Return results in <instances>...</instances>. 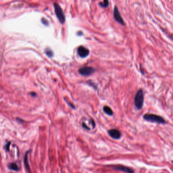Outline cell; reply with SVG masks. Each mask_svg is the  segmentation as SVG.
Instances as JSON below:
<instances>
[{"label":"cell","mask_w":173,"mask_h":173,"mask_svg":"<svg viewBox=\"0 0 173 173\" xmlns=\"http://www.w3.org/2000/svg\"><path fill=\"white\" fill-rule=\"evenodd\" d=\"M45 52L46 55L49 57H51L53 56V52L50 49H49V48L46 49L45 50Z\"/></svg>","instance_id":"cell-13"},{"label":"cell","mask_w":173,"mask_h":173,"mask_svg":"<svg viewBox=\"0 0 173 173\" xmlns=\"http://www.w3.org/2000/svg\"><path fill=\"white\" fill-rule=\"evenodd\" d=\"M143 118L145 120L151 122L161 123V124H164L166 122L165 119L159 115L154 114L147 113L143 116Z\"/></svg>","instance_id":"cell-1"},{"label":"cell","mask_w":173,"mask_h":173,"mask_svg":"<svg viewBox=\"0 0 173 173\" xmlns=\"http://www.w3.org/2000/svg\"><path fill=\"white\" fill-rule=\"evenodd\" d=\"M17 121H19L20 122H24V121L22 119H21V118H17Z\"/></svg>","instance_id":"cell-19"},{"label":"cell","mask_w":173,"mask_h":173,"mask_svg":"<svg viewBox=\"0 0 173 173\" xmlns=\"http://www.w3.org/2000/svg\"><path fill=\"white\" fill-rule=\"evenodd\" d=\"M98 4H99V5L101 7L107 8L109 6V1H108V0H104L102 2H100Z\"/></svg>","instance_id":"cell-12"},{"label":"cell","mask_w":173,"mask_h":173,"mask_svg":"<svg viewBox=\"0 0 173 173\" xmlns=\"http://www.w3.org/2000/svg\"><path fill=\"white\" fill-rule=\"evenodd\" d=\"M108 133L113 139L115 140L119 139L121 136V132L116 129H111L109 130L108 131Z\"/></svg>","instance_id":"cell-8"},{"label":"cell","mask_w":173,"mask_h":173,"mask_svg":"<svg viewBox=\"0 0 173 173\" xmlns=\"http://www.w3.org/2000/svg\"><path fill=\"white\" fill-rule=\"evenodd\" d=\"M8 167L9 168V169L12 171H17L19 170V167L16 163H13V162L10 163V164L8 165Z\"/></svg>","instance_id":"cell-11"},{"label":"cell","mask_w":173,"mask_h":173,"mask_svg":"<svg viewBox=\"0 0 173 173\" xmlns=\"http://www.w3.org/2000/svg\"><path fill=\"white\" fill-rule=\"evenodd\" d=\"M81 75L84 76H90L96 72V69L91 67H84L80 68L78 71Z\"/></svg>","instance_id":"cell-4"},{"label":"cell","mask_w":173,"mask_h":173,"mask_svg":"<svg viewBox=\"0 0 173 173\" xmlns=\"http://www.w3.org/2000/svg\"><path fill=\"white\" fill-rule=\"evenodd\" d=\"M90 123H91V125H92L93 128H95V126H96V123H95V121H94V120H93V119H90Z\"/></svg>","instance_id":"cell-17"},{"label":"cell","mask_w":173,"mask_h":173,"mask_svg":"<svg viewBox=\"0 0 173 173\" xmlns=\"http://www.w3.org/2000/svg\"><path fill=\"white\" fill-rule=\"evenodd\" d=\"M112 169L115 170L125 172L126 173H134V170L130 167H127L122 165H113L111 166Z\"/></svg>","instance_id":"cell-6"},{"label":"cell","mask_w":173,"mask_h":173,"mask_svg":"<svg viewBox=\"0 0 173 173\" xmlns=\"http://www.w3.org/2000/svg\"><path fill=\"white\" fill-rule=\"evenodd\" d=\"M29 153V151H28L26 152L25 156H24V166H25L27 170L28 171L30 172L31 169H30V167H29V166L28 161V155Z\"/></svg>","instance_id":"cell-9"},{"label":"cell","mask_w":173,"mask_h":173,"mask_svg":"<svg viewBox=\"0 0 173 173\" xmlns=\"http://www.w3.org/2000/svg\"><path fill=\"white\" fill-rule=\"evenodd\" d=\"M82 126H83V128H84L85 129H86V130H90V127H89L85 124V123H84V122L82 123Z\"/></svg>","instance_id":"cell-16"},{"label":"cell","mask_w":173,"mask_h":173,"mask_svg":"<svg viewBox=\"0 0 173 173\" xmlns=\"http://www.w3.org/2000/svg\"><path fill=\"white\" fill-rule=\"evenodd\" d=\"M83 35V33L81 31H80V32H78L77 33V35L79 36H82Z\"/></svg>","instance_id":"cell-18"},{"label":"cell","mask_w":173,"mask_h":173,"mask_svg":"<svg viewBox=\"0 0 173 173\" xmlns=\"http://www.w3.org/2000/svg\"><path fill=\"white\" fill-rule=\"evenodd\" d=\"M31 95H32V96H34V97H36V96H37V94H36V93H33V92H32V93H31Z\"/></svg>","instance_id":"cell-20"},{"label":"cell","mask_w":173,"mask_h":173,"mask_svg":"<svg viewBox=\"0 0 173 173\" xmlns=\"http://www.w3.org/2000/svg\"><path fill=\"white\" fill-rule=\"evenodd\" d=\"M103 111L106 114L108 115L112 116L113 115V112L111 109V108L107 106H104L103 107Z\"/></svg>","instance_id":"cell-10"},{"label":"cell","mask_w":173,"mask_h":173,"mask_svg":"<svg viewBox=\"0 0 173 173\" xmlns=\"http://www.w3.org/2000/svg\"><path fill=\"white\" fill-rule=\"evenodd\" d=\"M144 92L142 89H140L137 92L135 97V105L137 109H142L144 104Z\"/></svg>","instance_id":"cell-2"},{"label":"cell","mask_w":173,"mask_h":173,"mask_svg":"<svg viewBox=\"0 0 173 173\" xmlns=\"http://www.w3.org/2000/svg\"><path fill=\"white\" fill-rule=\"evenodd\" d=\"M42 22L44 24V25H47V26L48 24H49V22H48V21L47 20V19L44 18H43L42 19Z\"/></svg>","instance_id":"cell-15"},{"label":"cell","mask_w":173,"mask_h":173,"mask_svg":"<svg viewBox=\"0 0 173 173\" xmlns=\"http://www.w3.org/2000/svg\"><path fill=\"white\" fill-rule=\"evenodd\" d=\"M10 143H11L10 142H8L5 145V146H4V149H5V150L6 151H8L9 150V146H10Z\"/></svg>","instance_id":"cell-14"},{"label":"cell","mask_w":173,"mask_h":173,"mask_svg":"<svg viewBox=\"0 0 173 173\" xmlns=\"http://www.w3.org/2000/svg\"><path fill=\"white\" fill-rule=\"evenodd\" d=\"M53 6L54 8V11H55V15L59 21L61 23L63 24L66 21V17L62 9L56 3H54Z\"/></svg>","instance_id":"cell-3"},{"label":"cell","mask_w":173,"mask_h":173,"mask_svg":"<svg viewBox=\"0 0 173 173\" xmlns=\"http://www.w3.org/2000/svg\"><path fill=\"white\" fill-rule=\"evenodd\" d=\"M77 52L81 58H85L90 54V50L83 46H80L77 49Z\"/></svg>","instance_id":"cell-7"},{"label":"cell","mask_w":173,"mask_h":173,"mask_svg":"<svg viewBox=\"0 0 173 173\" xmlns=\"http://www.w3.org/2000/svg\"><path fill=\"white\" fill-rule=\"evenodd\" d=\"M113 16L115 20L118 22L122 26H125V23L123 21V19L120 13L118 10V8L117 6H115L114 8V11H113Z\"/></svg>","instance_id":"cell-5"}]
</instances>
